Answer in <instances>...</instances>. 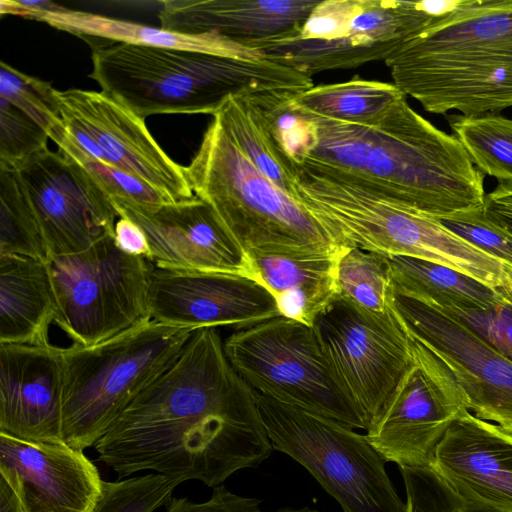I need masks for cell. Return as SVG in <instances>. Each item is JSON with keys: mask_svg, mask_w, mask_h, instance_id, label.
<instances>
[{"mask_svg": "<svg viewBox=\"0 0 512 512\" xmlns=\"http://www.w3.org/2000/svg\"><path fill=\"white\" fill-rule=\"evenodd\" d=\"M179 481L150 473L142 476L104 481L101 497L93 512H154L166 505Z\"/></svg>", "mask_w": 512, "mask_h": 512, "instance_id": "d6a6232c", "label": "cell"}, {"mask_svg": "<svg viewBox=\"0 0 512 512\" xmlns=\"http://www.w3.org/2000/svg\"><path fill=\"white\" fill-rule=\"evenodd\" d=\"M435 18L422 1L320 0L297 34L255 48L312 77L385 61Z\"/></svg>", "mask_w": 512, "mask_h": 512, "instance_id": "30bf717a", "label": "cell"}, {"mask_svg": "<svg viewBox=\"0 0 512 512\" xmlns=\"http://www.w3.org/2000/svg\"><path fill=\"white\" fill-rule=\"evenodd\" d=\"M0 97L38 124L57 146L62 142L67 132L60 117L56 89L50 83L1 61Z\"/></svg>", "mask_w": 512, "mask_h": 512, "instance_id": "4dcf8cb0", "label": "cell"}, {"mask_svg": "<svg viewBox=\"0 0 512 512\" xmlns=\"http://www.w3.org/2000/svg\"><path fill=\"white\" fill-rule=\"evenodd\" d=\"M384 256L392 287L434 306L460 312H485L509 301L502 289L436 262L409 256Z\"/></svg>", "mask_w": 512, "mask_h": 512, "instance_id": "484cf974", "label": "cell"}, {"mask_svg": "<svg viewBox=\"0 0 512 512\" xmlns=\"http://www.w3.org/2000/svg\"><path fill=\"white\" fill-rule=\"evenodd\" d=\"M224 349L233 368L256 392L365 430L313 326L277 316L234 332L224 341Z\"/></svg>", "mask_w": 512, "mask_h": 512, "instance_id": "9c48e42d", "label": "cell"}, {"mask_svg": "<svg viewBox=\"0 0 512 512\" xmlns=\"http://www.w3.org/2000/svg\"><path fill=\"white\" fill-rule=\"evenodd\" d=\"M48 266L56 325L81 346H93L151 319L148 283L153 263L120 250L109 235L89 249L54 256Z\"/></svg>", "mask_w": 512, "mask_h": 512, "instance_id": "8fae6325", "label": "cell"}, {"mask_svg": "<svg viewBox=\"0 0 512 512\" xmlns=\"http://www.w3.org/2000/svg\"><path fill=\"white\" fill-rule=\"evenodd\" d=\"M0 476L24 512H93L104 482L83 450L5 433H0Z\"/></svg>", "mask_w": 512, "mask_h": 512, "instance_id": "d6986e66", "label": "cell"}, {"mask_svg": "<svg viewBox=\"0 0 512 512\" xmlns=\"http://www.w3.org/2000/svg\"><path fill=\"white\" fill-rule=\"evenodd\" d=\"M447 121L478 170L512 185V119L498 113L452 114Z\"/></svg>", "mask_w": 512, "mask_h": 512, "instance_id": "f1b7e54d", "label": "cell"}, {"mask_svg": "<svg viewBox=\"0 0 512 512\" xmlns=\"http://www.w3.org/2000/svg\"><path fill=\"white\" fill-rule=\"evenodd\" d=\"M194 330L147 319L96 345L62 348L63 441L79 450L94 446Z\"/></svg>", "mask_w": 512, "mask_h": 512, "instance_id": "52a82bcc", "label": "cell"}, {"mask_svg": "<svg viewBox=\"0 0 512 512\" xmlns=\"http://www.w3.org/2000/svg\"><path fill=\"white\" fill-rule=\"evenodd\" d=\"M320 0H166L161 28L181 34L214 32L255 46L294 36Z\"/></svg>", "mask_w": 512, "mask_h": 512, "instance_id": "7402d4cb", "label": "cell"}, {"mask_svg": "<svg viewBox=\"0 0 512 512\" xmlns=\"http://www.w3.org/2000/svg\"><path fill=\"white\" fill-rule=\"evenodd\" d=\"M295 193L341 246L436 262L494 288L503 282V263L435 218L333 173L299 166Z\"/></svg>", "mask_w": 512, "mask_h": 512, "instance_id": "8992f818", "label": "cell"}, {"mask_svg": "<svg viewBox=\"0 0 512 512\" xmlns=\"http://www.w3.org/2000/svg\"><path fill=\"white\" fill-rule=\"evenodd\" d=\"M483 210L490 221L512 235V185L498 184L485 195Z\"/></svg>", "mask_w": 512, "mask_h": 512, "instance_id": "f35d334b", "label": "cell"}, {"mask_svg": "<svg viewBox=\"0 0 512 512\" xmlns=\"http://www.w3.org/2000/svg\"><path fill=\"white\" fill-rule=\"evenodd\" d=\"M48 138L38 124L0 97V165L19 163L48 148Z\"/></svg>", "mask_w": 512, "mask_h": 512, "instance_id": "836d02e7", "label": "cell"}, {"mask_svg": "<svg viewBox=\"0 0 512 512\" xmlns=\"http://www.w3.org/2000/svg\"><path fill=\"white\" fill-rule=\"evenodd\" d=\"M435 219L470 245L512 267V235L490 221L483 208Z\"/></svg>", "mask_w": 512, "mask_h": 512, "instance_id": "e575fe53", "label": "cell"}, {"mask_svg": "<svg viewBox=\"0 0 512 512\" xmlns=\"http://www.w3.org/2000/svg\"><path fill=\"white\" fill-rule=\"evenodd\" d=\"M255 279L274 296L280 315L313 326L335 298L333 256L248 254Z\"/></svg>", "mask_w": 512, "mask_h": 512, "instance_id": "d4e9b609", "label": "cell"}, {"mask_svg": "<svg viewBox=\"0 0 512 512\" xmlns=\"http://www.w3.org/2000/svg\"><path fill=\"white\" fill-rule=\"evenodd\" d=\"M94 448L120 479L150 470L212 488L258 467L273 451L255 391L233 368L212 327L193 331Z\"/></svg>", "mask_w": 512, "mask_h": 512, "instance_id": "6da1fadb", "label": "cell"}, {"mask_svg": "<svg viewBox=\"0 0 512 512\" xmlns=\"http://www.w3.org/2000/svg\"><path fill=\"white\" fill-rule=\"evenodd\" d=\"M66 136L58 151L85 156L122 170L173 203L195 200L185 167L172 160L149 132L145 119L111 95L82 89L56 90Z\"/></svg>", "mask_w": 512, "mask_h": 512, "instance_id": "5bb4252c", "label": "cell"}, {"mask_svg": "<svg viewBox=\"0 0 512 512\" xmlns=\"http://www.w3.org/2000/svg\"><path fill=\"white\" fill-rule=\"evenodd\" d=\"M83 39L92 48L89 77L144 119L156 114L213 116L235 95L313 87L309 75L268 59Z\"/></svg>", "mask_w": 512, "mask_h": 512, "instance_id": "277c9868", "label": "cell"}, {"mask_svg": "<svg viewBox=\"0 0 512 512\" xmlns=\"http://www.w3.org/2000/svg\"><path fill=\"white\" fill-rule=\"evenodd\" d=\"M335 297L382 313L390 307L391 277L382 254L343 246L335 259Z\"/></svg>", "mask_w": 512, "mask_h": 512, "instance_id": "f546056e", "label": "cell"}, {"mask_svg": "<svg viewBox=\"0 0 512 512\" xmlns=\"http://www.w3.org/2000/svg\"><path fill=\"white\" fill-rule=\"evenodd\" d=\"M255 396L273 449L305 467L343 512H406L386 461L366 435L336 419Z\"/></svg>", "mask_w": 512, "mask_h": 512, "instance_id": "ba28073f", "label": "cell"}, {"mask_svg": "<svg viewBox=\"0 0 512 512\" xmlns=\"http://www.w3.org/2000/svg\"><path fill=\"white\" fill-rule=\"evenodd\" d=\"M463 497L512 512V433L469 410L448 427L430 464Z\"/></svg>", "mask_w": 512, "mask_h": 512, "instance_id": "44dd1931", "label": "cell"}, {"mask_svg": "<svg viewBox=\"0 0 512 512\" xmlns=\"http://www.w3.org/2000/svg\"><path fill=\"white\" fill-rule=\"evenodd\" d=\"M406 492V512H499L469 500L429 466L399 467Z\"/></svg>", "mask_w": 512, "mask_h": 512, "instance_id": "1f68e13d", "label": "cell"}, {"mask_svg": "<svg viewBox=\"0 0 512 512\" xmlns=\"http://www.w3.org/2000/svg\"><path fill=\"white\" fill-rule=\"evenodd\" d=\"M0 512H24L11 485L0 476Z\"/></svg>", "mask_w": 512, "mask_h": 512, "instance_id": "b9f144b4", "label": "cell"}, {"mask_svg": "<svg viewBox=\"0 0 512 512\" xmlns=\"http://www.w3.org/2000/svg\"><path fill=\"white\" fill-rule=\"evenodd\" d=\"M185 173L194 195L247 254L333 256L343 247L298 199L246 158L215 118Z\"/></svg>", "mask_w": 512, "mask_h": 512, "instance_id": "5b68a950", "label": "cell"}, {"mask_svg": "<svg viewBox=\"0 0 512 512\" xmlns=\"http://www.w3.org/2000/svg\"><path fill=\"white\" fill-rule=\"evenodd\" d=\"M70 159L79 163L113 200H120L145 208H158L167 204H174L146 182L122 170L85 156H75Z\"/></svg>", "mask_w": 512, "mask_h": 512, "instance_id": "d590c367", "label": "cell"}, {"mask_svg": "<svg viewBox=\"0 0 512 512\" xmlns=\"http://www.w3.org/2000/svg\"><path fill=\"white\" fill-rule=\"evenodd\" d=\"M111 200L118 216L128 217L143 230L150 249L148 260L155 267L255 279L250 256L199 198L158 208Z\"/></svg>", "mask_w": 512, "mask_h": 512, "instance_id": "ac0fdd59", "label": "cell"}, {"mask_svg": "<svg viewBox=\"0 0 512 512\" xmlns=\"http://www.w3.org/2000/svg\"><path fill=\"white\" fill-rule=\"evenodd\" d=\"M23 18L44 22L81 38L182 49L247 60L266 59L260 50L234 42L214 32L181 34L161 27L146 26L65 7L54 11L29 12Z\"/></svg>", "mask_w": 512, "mask_h": 512, "instance_id": "cb8c5ba5", "label": "cell"}, {"mask_svg": "<svg viewBox=\"0 0 512 512\" xmlns=\"http://www.w3.org/2000/svg\"><path fill=\"white\" fill-rule=\"evenodd\" d=\"M505 284L502 288L503 292L507 296V298L512 301V267H505Z\"/></svg>", "mask_w": 512, "mask_h": 512, "instance_id": "7bdbcfd3", "label": "cell"}, {"mask_svg": "<svg viewBox=\"0 0 512 512\" xmlns=\"http://www.w3.org/2000/svg\"><path fill=\"white\" fill-rule=\"evenodd\" d=\"M444 310L466 323L512 361V301L485 312Z\"/></svg>", "mask_w": 512, "mask_h": 512, "instance_id": "74e56055", "label": "cell"}, {"mask_svg": "<svg viewBox=\"0 0 512 512\" xmlns=\"http://www.w3.org/2000/svg\"><path fill=\"white\" fill-rule=\"evenodd\" d=\"M63 6L51 1H17V0H2L0 11L1 14H13L24 17L27 13L41 10H59Z\"/></svg>", "mask_w": 512, "mask_h": 512, "instance_id": "60d3db41", "label": "cell"}, {"mask_svg": "<svg viewBox=\"0 0 512 512\" xmlns=\"http://www.w3.org/2000/svg\"><path fill=\"white\" fill-rule=\"evenodd\" d=\"M0 200L20 208L41 233L49 258L83 252L115 233L111 198L76 161L46 148L0 165Z\"/></svg>", "mask_w": 512, "mask_h": 512, "instance_id": "7c38bea8", "label": "cell"}, {"mask_svg": "<svg viewBox=\"0 0 512 512\" xmlns=\"http://www.w3.org/2000/svg\"><path fill=\"white\" fill-rule=\"evenodd\" d=\"M390 306L408 334L448 369L468 410L512 433V361L455 315L392 285Z\"/></svg>", "mask_w": 512, "mask_h": 512, "instance_id": "9a60e30c", "label": "cell"}, {"mask_svg": "<svg viewBox=\"0 0 512 512\" xmlns=\"http://www.w3.org/2000/svg\"><path fill=\"white\" fill-rule=\"evenodd\" d=\"M56 314L48 262L0 254V344H50Z\"/></svg>", "mask_w": 512, "mask_h": 512, "instance_id": "603a6c76", "label": "cell"}, {"mask_svg": "<svg viewBox=\"0 0 512 512\" xmlns=\"http://www.w3.org/2000/svg\"><path fill=\"white\" fill-rule=\"evenodd\" d=\"M261 500L237 495L223 485L213 488L211 497L204 502H193L188 498L171 497L165 512H267L261 508ZM273 512H318L310 507L281 508Z\"/></svg>", "mask_w": 512, "mask_h": 512, "instance_id": "8d00e7d4", "label": "cell"}, {"mask_svg": "<svg viewBox=\"0 0 512 512\" xmlns=\"http://www.w3.org/2000/svg\"><path fill=\"white\" fill-rule=\"evenodd\" d=\"M300 109L307 131L297 168L333 173L434 218L483 208L484 174L457 138L418 114L405 95L363 123Z\"/></svg>", "mask_w": 512, "mask_h": 512, "instance_id": "7a4b0ae2", "label": "cell"}, {"mask_svg": "<svg viewBox=\"0 0 512 512\" xmlns=\"http://www.w3.org/2000/svg\"><path fill=\"white\" fill-rule=\"evenodd\" d=\"M256 92L230 97L213 118L267 179L296 198L298 168L279 145L270 121L256 98Z\"/></svg>", "mask_w": 512, "mask_h": 512, "instance_id": "4316f807", "label": "cell"}, {"mask_svg": "<svg viewBox=\"0 0 512 512\" xmlns=\"http://www.w3.org/2000/svg\"><path fill=\"white\" fill-rule=\"evenodd\" d=\"M410 338L416 364L382 417L365 435L386 462L423 467L431 464L438 442L468 408L444 364Z\"/></svg>", "mask_w": 512, "mask_h": 512, "instance_id": "2e32d148", "label": "cell"}, {"mask_svg": "<svg viewBox=\"0 0 512 512\" xmlns=\"http://www.w3.org/2000/svg\"><path fill=\"white\" fill-rule=\"evenodd\" d=\"M384 62L393 84L430 113L512 107V0H459Z\"/></svg>", "mask_w": 512, "mask_h": 512, "instance_id": "3957f363", "label": "cell"}, {"mask_svg": "<svg viewBox=\"0 0 512 512\" xmlns=\"http://www.w3.org/2000/svg\"><path fill=\"white\" fill-rule=\"evenodd\" d=\"M313 327L367 432L416 364L410 335L391 306L370 312L338 297L318 314Z\"/></svg>", "mask_w": 512, "mask_h": 512, "instance_id": "4fadbf2b", "label": "cell"}, {"mask_svg": "<svg viewBox=\"0 0 512 512\" xmlns=\"http://www.w3.org/2000/svg\"><path fill=\"white\" fill-rule=\"evenodd\" d=\"M150 318L194 329H246L281 316L272 293L250 277L172 270L153 265L148 283Z\"/></svg>", "mask_w": 512, "mask_h": 512, "instance_id": "e0dca14e", "label": "cell"}, {"mask_svg": "<svg viewBox=\"0 0 512 512\" xmlns=\"http://www.w3.org/2000/svg\"><path fill=\"white\" fill-rule=\"evenodd\" d=\"M63 356L53 344H0V433L64 442Z\"/></svg>", "mask_w": 512, "mask_h": 512, "instance_id": "ffe728a7", "label": "cell"}, {"mask_svg": "<svg viewBox=\"0 0 512 512\" xmlns=\"http://www.w3.org/2000/svg\"><path fill=\"white\" fill-rule=\"evenodd\" d=\"M115 224L114 240L123 252L145 257L148 260L150 249L143 230L126 216H118Z\"/></svg>", "mask_w": 512, "mask_h": 512, "instance_id": "ab89813d", "label": "cell"}, {"mask_svg": "<svg viewBox=\"0 0 512 512\" xmlns=\"http://www.w3.org/2000/svg\"><path fill=\"white\" fill-rule=\"evenodd\" d=\"M403 95L393 83L354 76L345 82L297 92L293 100L303 110L324 118L363 123L381 115Z\"/></svg>", "mask_w": 512, "mask_h": 512, "instance_id": "83f0119b", "label": "cell"}]
</instances>
